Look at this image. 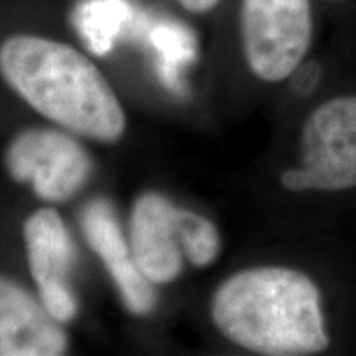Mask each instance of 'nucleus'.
Masks as SVG:
<instances>
[{"mask_svg": "<svg viewBox=\"0 0 356 356\" xmlns=\"http://www.w3.org/2000/svg\"><path fill=\"white\" fill-rule=\"evenodd\" d=\"M241 40L254 76L266 83L284 81L310 48V0H243Z\"/></svg>", "mask_w": 356, "mask_h": 356, "instance_id": "nucleus-5", "label": "nucleus"}, {"mask_svg": "<svg viewBox=\"0 0 356 356\" xmlns=\"http://www.w3.org/2000/svg\"><path fill=\"white\" fill-rule=\"evenodd\" d=\"M333 2H338V0H333Z\"/></svg>", "mask_w": 356, "mask_h": 356, "instance_id": "nucleus-13", "label": "nucleus"}, {"mask_svg": "<svg viewBox=\"0 0 356 356\" xmlns=\"http://www.w3.org/2000/svg\"><path fill=\"white\" fill-rule=\"evenodd\" d=\"M81 231L104 266L129 314L145 317L157 305L155 286L142 274L118 213L108 200H91L81 211Z\"/></svg>", "mask_w": 356, "mask_h": 356, "instance_id": "nucleus-8", "label": "nucleus"}, {"mask_svg": "<svg viewBox=\"0 0 356 356\" xmlns=\"http://www.w3.org/2000/svg\"><path fill=\"white\" fill-rule=\"evenodd\" d=\"M318 76H320V70H318L317 65H314V63L305 65L304 68H302L299 73H297L293 88H296L297 91L300 92V95H307V92H310L312 89L315 88Z\"/></svg>", "mask_w": 356, "mask_h": 356, "instance_id": "nucleus-11", "label": "nucleus"}, {"mask_svg": "<svg viewBox=\"0 0 356 356\" xmlns=\"http://www.w3.org/2000/svg\"><path fill=\"white\" fill-rule=\"evenodd\" d=\"M0 76L35 113L74 136L114 144L126 134V111L113 84L73 44L12 35L0 44Z\"/></svg>", "mask_w": 356, "mask_h": 356, "instance_id": "nucleus-1", "label": "nucleus"}, {"mask_svg": "<svg viewBox=\"0 0 356 356\" xmlns=\"http://www.w3.org/2000/svg\"><path fill=\"white\" fill-rule=\"evenodd\" d=\"M302 162L280 175L289 191H341L356 186V96L314 109L302 129Z\"/></svg>", "mask_w": 356, "mask_h": 356, "instance_id": "nucleus-3", "label": "nucleus"}, {"mask_svg": "<svg viewBox=\"0 0 356 356\" xmlns=\"http://www.w3.org/2000/svg\"><path fill=\"white\" fill-rule=\"evenodd\" d=\"M177 2L190 13H207L213 10L220 0H177Z\"/></svg>", "mask_w": 356, "mask_h": 356, "instance_id": "nucleus-12", "label": "nucleus"}, {"mask_svg": "<svg viewBox=\"0 0 356 356\" xmlns=\"http://www.w3.org/2000/svg\"><path fill=\"white\" fill-rule=\"evenodd\" d=\"M180 234L185 259L191 266L204 269L218 259L222 241L220 229L210 218L180 207Z\"/></svg>", "mask_w": 356, "mask_h": 356, "instance_id": "nucleus-10", "label": "nucleus"}, {"mask_svg": "<svg viewBox=\"0 0 356 356\" xmlns=\"http://www.w3.org/2000/svg\"><path fill=\"white\" fill-rule=\"evenodd\" d=\"M68 348L65 325L38 293L0 275V356H61Z\"/></svg>", "mask_w": 356, "mask_h": 356, "instance_id": "nucleus-9", "label": "nucleus"}, {"mask_svg": "<svg viewBox=\"0 0 356 356\" xmlns=\"http://www.w3.org/2000/svg\"><path fill=\"white\" fill-rule=\"evenodd\" d=\"M210 317L231 343L257 355L309 356L328 348L317 284L292 267H249L213 292Z\"/></svg>", "mask_w": 356, "mask_h": 356, "instance_id": "nucleus-2", "label": "nucleus"}, {"mask_svg": "<svg viewBox=\"0 0 356 356\" xmlns=\"http://www.w3.org/2000/svg\"><path fill=\"white\" fill-rule=\"evenodd\" d=\"M22 236L40 300L58 322L71 323L79 314L73 286L76 249L63 216L55 208H38L24 221Z\"/></svg>", "mask_w": 356, "mask_h": 356, "instance_id": "nucleus-6", "label": "nucleus"}, {"mask_svg": "<svg viewBox=\"0 0 356 356\" xmlns=\"http://www.w3.org/2000/svg\"><path fill=\"white\" fill-rule=\"evenodd\" d=\"M13 181L25 184L44 203L61 204L81 191L92 175V159L74 134L61 127H29L3 155Z\"/></svg>", "mask_w": 356, "mask_h": 356, "instance_id": "nucleus-4", "label": "nucleus"}, {"mask_svg": "<svg viewBox=\"0 0 356 356\" xmlns=\"http://www.w3.org/2000/svg\"><path fill=\"white\" fill-rule=\"evenodd\" d=\"M127 239L137 266L154 286L175 282L184 273L180 207L167 195L149 190L136 198Z\"/></svg>", "mask_w": 356, "mask_h": 356, "instance_id": "nucleus-7", "label": "nucleus"}]
</instances>
